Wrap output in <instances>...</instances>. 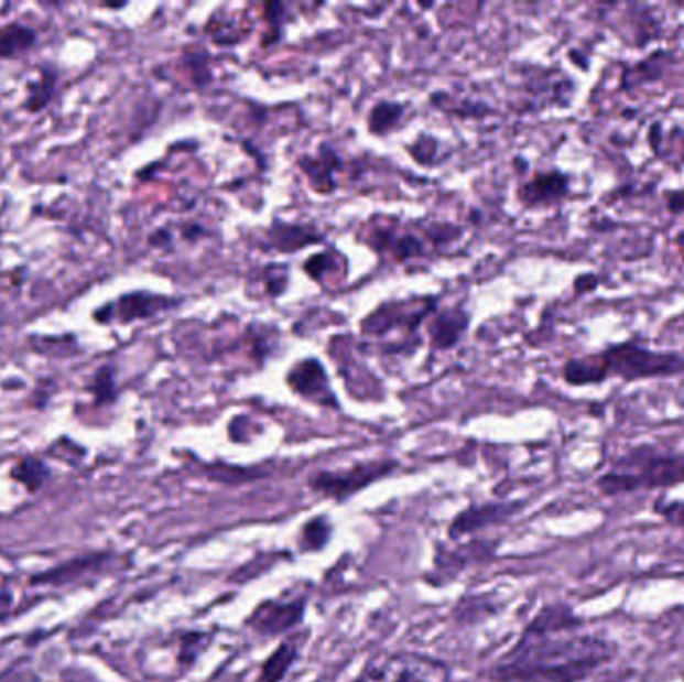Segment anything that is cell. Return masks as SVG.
<instances>
[{
	"mask_svg": "<svg viewBox=\"0 0 684 682\" xmlns=\"http://www.w3.org/2000/svg\"><path fill=\"white\" fill-rule=\"evenodd\" d=\"M39 44V33L24 22H9L0 26V61H14L29 55Z\"/></svg>",
	"mask_w": 684,
	"mask_h": 682,
	"instance_id": "cell-15",
	"label": "cell"
},
{
	"mask_svg": "<svg viewBox=\"0 0 684 682\" xmlns=\"http://www.w3.org/2000/svg\"><path fill=\"white\" fill-rule=\"evenodd\" d=\"M87 390L93 394V402L97 407H109L119 399V380H117V367L107 362L98 367L97 372L87 385Z\"/></svg>",
	"mask_w": 684,
	"mask_h": 682,
	"instance_id": "cell-21",
	"label": "cell"
},
{
	"mask_svg": "<svg viewBox=\"0 0 684 682\" xmlns=\"http://www.w3.org/2000/svg\"><path fill=\"white\" fill-rule=\"evenodd\" d=\"M340 269V262L335 252L326 250V252H318L315 257L306 259L303 262V271L306 272V277H311L313 281L323 282L326 274H333Z\"/></svg>",
	"mask_w": 684,
	"mask_h": 682,
	"instance_id": "cell-27",
	"label": "cell"
},
{
	"mask_svg": "<svg viewBox=\"0 0 684 682\" xmlns=\"http://www.w3.org/2000/svg\"><path fill=\"white\" fill-rule=\"evenodd\" d=\"M674 245L678 247V250L683 252V257H684V228L683 230H681V232H678V235H676V239H674Z\"/></svg>",
	"mask_w": 684,
	"mask_h": 682,
	"instance_id": "cell-38",
	"label": "cell"
},
{
	"mask_svg": "<svg viewBox=\"0 0 684 682\" xmlns=\"http://www.w3.org/2000/svg\"><path fill=\"white\" fill-rule=\"evenodd\" d=\"M181 299L151 291H131L120 294L117 301L98 306L93 313L97 325H132L137 321L156 318L159 314L169 313L181 306Z\"/></svg>",
	"mask_w": 684,
	"mask_h": 682,
	"instance_id": "cell-5",
	"label": "cell"
},
{
	"mask_svg": "<svg viewBox=\"0 0 684 682\" xmlns=\"http://www.w3.org/2000/svg\"><path fill=\"white\" fill-rule=\"evenodd\" d=\"M468 326L470 314L463 306L438 311L428 323L431 345L435 350H450L463 340V336L467 335Z\"/></svg>",
	"mask_w": 684,
	"mask_h": 682,
	"instance_id": "cell-14",
	"label": "cell"
},
{
	"mask_svg": "<svg viewBox=\"0 0 684 682\" xmlns=\"http://www.w3.org/2000/svg\"><path fill=\"white\" fill-rule=\"evenodd\" d=\"M321 242H325V232H321L315 225L272 220L271 227L264 232L262 249L291 255V252H298L311 245H321Z\"/></svg>",
	"mask_w": 684,
	"mask_h": 682,
	"instance_id": "cell-11",
	"label": "cell"
},
{
	"mask_svg": "<svg viewBox=\"0 0 684 682\" xmlns=\"http://www.w3.org/2000/svg\"><path fill=\"white\" fill-rule=\"evenodd\" d=\"M306 600L301 598H269L250 613L247 628L261 639H274L281 635H293L294 628L303 625Z\"/></svg>",
	"mask_w": 684,
	"mask_h": 682,
	"instance_id": "cell-8",
	"label": "cell"
},
{
	"mask_svg": "<svg viewBox=\"0 0 684 682\" xmlns=\"http://www.w3.org/2000/svg\"><path fill=\"white\" fill-rule=\"evenodd\" d=\"M183 65L191 75V83L196 88H207L213 83V68H210V55L203 46H191L183 53Z\"/></svg>",
	"mask_w": 684,
	"mask_h": 682,
	"instance_id": "cell-24",
	"label": "cell"
},
{
	"mask_svg": "<svg viewBox=\"0 0 684 682\" xmlns=\"http://www.w3.org/2000/svg\"><path fill=\"white\" fill-rule=\"evenodd\" d=\"M370 247L384 255L389 252L392 260L406 262V260L423 259L426 255V240L414 232H397L391 227H374L370 235Z\"/></svg>",
	"mask_w": 684,
	"mask_h": 682,
	"instance_id": "cell-13",
	"label": "cell"
},
{
	"mask_svg": "<svg viewBox=\"0 0 684 682\" xmlns=\"http://www.w3.org/2000/svg\"><path fill=\"white\" fill-rule=\"evenodd\" d=\"M563 379L571 387H587V385H600L607 380L605 369L598 360V355L590 357L571 358L563 365Z\"/></svg>",
	"mask_w": 684,
	"mask_h": 682,
	"instance_id": "cell-20",
	"label": "cell"
},
{
	"mask_svg": "<svg viewBox=\"0 0 684 682\" xmlns=\"http://www.w3.org/2000/svg\"><path fill=\"white\" fill-rule=\"evenodd\" d=\"M213 640L207 632H183L169 645L174 654V672L185 674L195 667L196 659L200 657L203 650H207L208 642Z\"/></svg>",
	"mask_w": 684,
	"mask_h": 682,
	"instance_id": "cell-18",
	"label": "cell"
},
{
	"mask_svg": "<svg viewBox=\"0 0 684 682\" xmlns=\"http://www.w3.org/2000/svg\"><path fill=\"white\" fill-rule=\"evenodd\" d=\"M262 274V282H264V293L269 294L271 299H279L286 293L289 289V282H291V274L289 269L283 264H269L264 269Z\"/></svg>",
	"mask_w": 684,
	"mask_h": 682,
	"instance_id": "cell-28",
	"label": "cell"
},
{
	"mask_svg": "<svg viewBox=\"0 0 684 682\" xmlns=\"http://www.w3.org/2000/svg\"><path fill=\"white\" fill-rule=\"evenodd\" d=\"M207 230L200 227V225H196V223H193V225H186V227L183 228V237H185L186 240H193V242H195V240L203 239V237H207Z\"/></svg>",
	"mask_w": 684,
	"mask_h": 682,
	"instance_id": "cell-36",
	"label": "cell"
},
{
	"mask_svg": "<svg viewBox=\"0 0 684 682\" xmlns=\"http://www.w3.org/2000/svg\"><path fill=\"white\" fill-rule=\"evenodd\" d=\"M402 117H404V105H402V102L379 100V102L370 109L369 119H367L370 134H374V137H384V134H389L391 130L397 129V127L401 125Z\"/></svg>",
	"mask_w": 684,
	"mask_h": 682,
	"instance_id": "cell-22",
	"label": "cell"
},
{
	"mask_svg": "<svg viewBox=\"0 0 684 682\" xmlns=\"http://www.w3.org/2000/svg\"><path fill=\"white\" fill-rule=\"evenodd\" d=\"M12 607H14V595H12L11 585L0 578V620L11 615Z\"/></svg>",
	"mask_w": 684,
	"mask_h": 682,
	"instance_id": "cell-32",
	"label": "cell"
},
{
	"mask_svg": "<svg viewBox=\"0 0 684 682\" xmlns=\"http://www.w3.org/2000/svg\"><path fill=\"white\" fill-rule=\"evenodd\" d=\"M571 193V178L561 171H546L536 173L531 181L519 186L517 198L529 208L549 206L561 203Z\"/></svg>",
	"mask_w": 684,
	"mask_h": 682,
	"instance_id": "cell-12",
	"label": "cell"
},
{
	"mask_svg": "<svg viewBox=\"0 0 684 682\" xmlns=\"http://www.w3.org/2000/svg\"><path fill=\"white\" fill-rule=\"evenodd\" d=\"M11 475L26 490L36 492L51 480V468L39 456H24L17 465L12 466Z\"/></svg>",
	"mask_w": 684,
	"mask_h": 682,
	"instance_id": "cell-23",
	"label": "cell"
},
{
	"mask_svg": "<svg viewBox=\"0 0 684 682\" xmlns=\"http://www.w3.org/2000/svg\"><path fill=\"white\" fill-rule=\"evenodd\" d=\"M355 682H450V669L423 652H394L367 664Z\"/></svg>",
	"mask_w": 684,
	"mask_h": 682,
	"instance_id": "cell-4",
	"label": "cell"
},
{
	"mask_svg": "<svg viewBox=\"0 0 684 682\" xmlns=\"http://www.w3.org/2000/svg\"><path fill=\"white\" fill-rule=\"evenodd\" d=\"M436 313V296H423L414 301H392V303L380 304L377 311L362 321V333L365 335H387L389 331L406 328L409 333H414L426 316Z\"/></svg>",
	"mask_w": 684,
	"mask_h": 682,
	"instance_id": "cell-6",
	"label": "cell"
},
{
	"mask_svg": "<svg viewBox=\"0 0 684 682\" xmlns=\"http://www.w3.org/2000/svg\"><path fill=\"white\" fill-rule=\"evenodd\" d=\"M460 235H463V228L455 227V225H450V223H435V225L424 227V240H431L436 247L450 245V242H455Z\"/></svg>",
	"mask_w": 684,
	"mask_h": 682,
	"instance_id": "cell-30",
	"label": "cell"
},
{
	"mask_svg": "<svg viewBox=\"0 0 684 682\" xmlns=\"http://www.w3.org/2000/svg\"><path fill=\"white\" fill-rule=\"evenodd\" d=\"M286 385L296 397L304 401L315 402L325 409L338 411L340 404L337 394L330 387V379L326 375L325 365L315 357L303 358L286 372Z\"/></svg>",
	"mask_w": 684,
	"mask_h": 682,
	"instance_id": "cell-9",
	"label": "cell"
},
{
	"mask_svg": "<svg viewBox=\"0 0 684 682\" xmlns=\"http://www.w3.org/2000/svg\"><path fill=\"white\" fill-rule=\"evenodd\" d=\"M58 78H61V75H58L55 66H41L39 76L34 80L26 83V97H24V102H22V109L31 112V115H39L41 110L46 109L51 105L53 97H55Z\"/></svg>",
	"mask_w": 684,
	"mask_h": 682,
	"instance_id": "cell-16",
	"label": "cell"
},
{
	"mask_svg": "<svg viewBox=\"0 0 684 682\" xmlns=\"http://www.w3.org/2000/svg\"><path fill=\"white\" fill-rule=\"evenodd\" d=\"M173 230L166 227L156 228V230L152 232L151 237H149V245H151L152 249H171V247H173Z\"/></svg>",
	"mask_w": 684,
	"mask_h": 682,
	"instance_id": "cell-31",
	"label": "cell"
},
{
	"mask_svg": "<svg viewBox=\"0 0 684 682\" xmlns=\"http://www.w3.org/2000/svg\"><path fill=\"white\" fill-rule=\"evenodd\" d=\"M264 21H267V34L262 39V46L281 43L284 36V26L291 21V9L284 2H269L264 4Z\"/></svg>",
	"mask_w": 684,
	"mask_h": 682,
	"instance_id": "cell-26",
	"label": "cell"
},
{
	"mask_svg": "<svg viewBox=\"0 0 684 682\" xmlns=\"http://www.w3.org/2000/svg\"><path fill=\"white\" fill-rule=\"evenodd\" d=\"M666 208H669V213H673V215H681V213H684V188L666 193Z\"/></svg>",
	"mask_w": 684,
	"mask_h": 682,
	"instance_id": "cell-34",
	"label": "cell"
},
{
	"mask_svg": "<svg viewBox=\"0 0 684 682\" xmlns=\"http://www.w3.org/2000/svg\"><path fill=\"white\" fill-rule=\"evenodd\" d=\"M615 654L607 640L580 632V620L565 607H549L524 628L521 639L500 657L492 679L499 682H576Z\"/></svg>",
	"mask_w": 684,
	"mask_h": 682,
	"instance_id": "cell-1",
	"label": "cell"
},
{
	"mask_svg": "<svg viewBox=\"0 0 684 682\" xmlns=\"http://www.w3.org/2000/svg\"><path fill=\"white\" fill-rule=\"evenodd\" d=\"M296 164L316 195H333L337 191V173L343 171V156L333 144L323 142L316 154H303Z\"/></svg>",
	"mask_w": 684,
	"mask_h": 682,
	"instance_id": "cell-10",
	"label": "cell"
},
{
	"mask_svg": "<svg viewBox=\"0 0 684 682\" xmlns=\"http://www.w3.org/2000/svg\"><path fill=\"white\" fill-rule=\"evenodd\" d=\"M597 286L598 277L597 274H593V272L580 274V277H576L575 279V291L578 294L590 293V291H595Z\"/></svg>",
	"mask_w": 684,
	"mask_h": 682,
	"instance_id": "cell-33",
	"label": "cell"
},
{
	"mask_svg": "<svg viewBox=\"0 0 684 682\" xmlns=\"http://www.w3.org/2000/svg\"><path fill=\"white\" fill-rule=\"evenodd\" d=\"M330 534H333L330 520L325 519V517H315V519L308 520L301 529V534H298L301 551H304V553H318V551H323L328 541H330Z\"/></svg>",
	"mask_w": 684,
	"mask_h": 682,
	"instance_id": "cell-25",
	"label": "cell"
},
{
	"mask_svg": "<svg viewBox=\"0 0 684 682\" xmlns=\"http://www.w3.org/2000/svg\"><path fill=\"white\" fill-rule=\"evenodd\" d=\"M441 151V142L436 141L435 137H428V134H421L416 141L409 147V152L413 156L414 161L424 166H433L436 164V154Z\"/></svg>",
	"mask_w": 684,
	"mask_h": 682,
	"instance_id": "cell-29",
	"label": "cell"
},
{
	"mask_svg": "<svg viewBox=\"0 0 684 682\" xmlns=\"http://www.w3.org/2000/svg\"><path fill=\"white\" fill-rule=\"evenodd\" d=\"M684 483V453H666L654 446H639L620 456L605 473L598 487L607 495L673 487Z\"/></svg>",
	"mask_w": 684,
	"mask_h": 682,
	"instance_id": "cell-2",
	"label": "cell"
},
{
	"mask_svg": "<svg viewBox=\"0 0 684 682\" xmlns=\"http://www.w3.org/2000/svg\"><path fill=\"white\" fill-rule=\"evenodd\" d=\"M127 7V2H105V4H100V9H107V11H120V9H124Z\"/></svg>",
	"mask_w": 684,
	"mask_h": 682,
	"instance_id": "cell-37",
	"label": "cell"
},
{
	"mask_svg": "<svg viewBox=\"0 0 684 682\" xmlns=\"http://www.w3.org/2000/svg\"><path fill=\"white\" fill-rule=\"evenodd\" d=\"M511 510L507 507H499V505H487V507H470V509L460 512L453 524H450V534L453 539L455 537H463L468 532L478 531L482 527H489L492 522H499V520L509 517Z\"/></svg>",
	"mask_w": 684,
	"mask_h": 682,
	"instance_id": "cell-19",
	"label": "cell"
},
{
	"mask_svg": "<svg viewBox=\"0 0 684 682\" xmlns=\"http://www.w3.org/2000/svg\"><path fill=\"white\" fill-rule=\"evenodd\" d=\"M301 654V642L294 637L289 635L283 642L279 645V649L272 652L271 657L264 661L261 669V676L259 682H281L284 676L289 674V671L293 669L294 662Z\"/></svg>",
	"mask_w": 684,
	"mask_h": 682,
	"instance_id": "cell-17",
	"label": "cell"
},
{
	"mask_svg": "<svg viewBox=\"0 0 684 682\" xmlns=\"http://www.w3.org/2000/svg\"><path fill=\"white\" fill-rule=\"evenodd\" d=\"M661 512L666 519L684 524V502H666L664 507H661Z\"/></svg>",
	"mask_w": 684,
	"mask_h": 682,
	"instance_id": "cell-35",
	"label": "cell"
},
{
	"mask_svg": "<svg viewBox=\"0 0 684 682\" xmlns=\"http://www.w3.org/2000/svg\"><path fill=\"white\" fill-rule=\"evenodd\" d=\"M607 379H669L684 375V357L671 350H651L637 340L617 343L597 353Z\"/></svg>",
	"mask_w": 684,
	"mask_h": 682,
	"instance_id": "cell-3",
	"label": "cell"
},
{
	"mask_svg": "<svg viewBox=\"0 0 684 682\" xmlns=\"http://www.w3.org/2000/svg\"><path fill=\"white\" fill-rule=\"evenodd\" d=\"M394 466L397 463L391 461H370L343 470H323L311 480V487L325 497L345 500L362 488L369 487L370 483L387 477Z\"/></svg>",
	"mask_w": 684,
	"mask_h": 682,
	"instance_id": "cell-7",
	"label": "cell"
}]
</instances>
